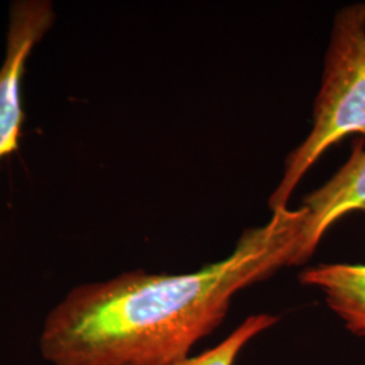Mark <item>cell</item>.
I'll use <instances>...</instances> for the list:
<instances>
[{
    "instance_id": "3",
    "label": "cell",
    "mask_w": 365,
    "mask_h": 365,
    "mask_svg": "<svg viewBox=\"0 0 365 365\" xmlns=\"http://www.w3.org/2000/svg\"><path fill=\"white\" fill-rule=\"evenodd\" d=\"M56 21L49 0H15L9 9L6 53L0 66V160L19 149L24 110V76L33 49Z\"/></svg>"
},
{
    "instance_id": "2",
    "label": "cell",
    "mask_w": 365,
    "mask_h": 365,
    "mask_svg": "<svg viewBox=\"0 0 365 365\" xmlns=\"http://www.w3.org/2000/svg\"><path fill=\"white\" fill-rule=\"evenodd\" d=\"M365 138V1L342 7L333 19L312 129L288 155L269 207L288 209L300 180L333 145Z\"/></svg>"
},
{
    "instance_id": "5",
    "label": "cell",
    "mask_w": 365,
    "mask_h": 365,
    "mask_svg": "<svg viewBox=\"0 0 365 365\" xmlns=\"http://www.w3.org/2000/svg\"><path fill=\"white\" fill-rule=\"evenodd\" d=\"M299 280L322 292L349 333L365 337V264H318L304 268Z\"/></svg>"
},
{
    "instance_id": "1",
    "label": "cell",
    "mask_w": 365,
    "mask_h": 365,
    "mask_svg": "<svg viewBox=\"0 0 365 365\" xmlns=\"http://www.w3.org/2000/svg\"><path fill=\"white\" fill-rule=\"evenodd\" d=\"M306 212L274 210L220 261L190 274L143 269L80 284L45 317L42 359L51 365H172L187 359L230 310L235 295L302 265Z\"/></svg>"
},
{
    "instance_id": "6",
    "label": "cell",
    "mask_w": 365,
    "mask_h": 365,
    "mask_svg": "<svg viewBox=\"0 0 365 365\" xmlns=\"http://www.w3.org/2000/svg\"><path fill=\"white\" fill-rule=\"evenodd\" d=\"M277 322L279 318L272 314H253L245 318L241 325L235 327L218 345L196 356H188L172 365H235L237 359L249 342Z\"/></svg>"
},
{
    "instance_id": "4",
    "label": "cell",
    "mask_w": 365,
    "mask_h": 365,
    "mask_svg": "<svg viewBox=\"0 0 365 365\" xmlns=\"http://www.w3.org/2000/svg\"><path fill=\"white\" fill-rule=\"evenodd\" d=\"M306 212L302 264L312 259L327 230L342 217L356 211L365 212V146L359 137L351 156L324 185L306 196L300 205Z\"/></svg>"
}]
</instances>
